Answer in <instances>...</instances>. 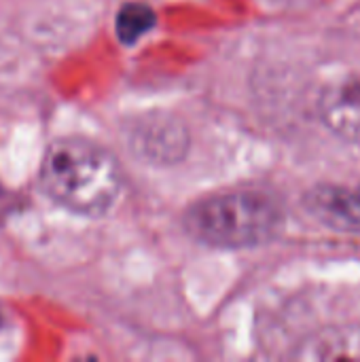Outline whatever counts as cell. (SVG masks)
Returning a JSON list of instances; mask_svg holds the SVG:
<instances>
[{
  "mask_svg": "<svg viewBox=\"0 0 360 362\" xmlns=\"http://www.w3.org/2000/svg\"><path fill=\"white\" fill-rule=\"evenodd\" d=\"M38 182L62 208L83 216H104L121 197L123 172L100 144L59 138L42 155Z\"/></svg>",
  "mask_w": 360,
  "mask_h": 362,
  "instance_id": "cell-1",
  "label": "cell"
},
{
  "mask_svg": "<svg viewBox=\"0 0 360 362\" xmlns=\"http://www.w3.org/2000/svg\"><path fill=\"white\" fill-rule=\"evenodd\" d=\"M280 204L261 191L216 193L191 204L185 212L187 231L216 248H246L272 240L282 227Z\"/></svg>",
  "mask_w": 360,
  "mask_h": 362,
  "instance_id": "cell-2",
  "label": "cell"
},
{
  "mask_svg": "<svg viewBox=\"0 0 360 362\" xmlns=\"http://www.w3.org/2000/svg\"><path fill=\"white\" fill-rule=\"evenodd\" d=\"M323 123L339 138L360 144V74L327 87L318 104Z\"/></svg>",
  "mask_w": 360,
  "mask_h": 362,
  "instance_id": "cell-3",
  "label": "cell"
},
{
  "mask_svg": "<svg viewBox=\"0 0 360 362\" xmlns=\"http://www.w3.org/2000/svg\"><path fill=\"white\" fill-rule=\"evenodd\" d=\"M308 212L329 229L360 235V195L335 185H318L306 195Z\"/></svg>",
  "mask_w": 360,
  "mask_h": 362,
  "instance_id": "cell-4",
  "label": "cell"
},
{
  "mask_svg": "<svg viewBox=\"0 0 360 362\" xmlns=\"http://www.w3.org/2000/svg\"><path fill=\"white\" fill-rule=\"evenodd\" d=\"M187 132L174 119L153 117L151 121L134 129L132 146L138 155L146 157L153 163H172L187 153Z\"/></svg>",
  "mask_w": 360,
  "mask_h": 362,
  "instance_id": "cell-5",
  "label": "cell"
},
{
  "mask_svg": "<svg viewBox=\"0 0 360 362\" xmlns=\"http://www.w3.org/2000/svg\"><path fill=\"white\" fill-rule=\"evenodd\" d=\"M299 356L310 361H360V329H327L303 344Z\"/></svg>",
  "mask_w": 360,
  "mask_h": 362,
  "instance_id": "cell-6",
  "label": "cell"
},
{
  "mask_svg": "<svg viewBox=\"0 0 360 362\" xmlns=\"http://www.w3.org/2000/svg\"><path fill=\"white\" fill-rule=\"evenodd\" d=\"M155 13L146 4L140 2H127L119 8L117 19H115V32L119 42L123 45H134L138 42L144 34H149L155 28Z\"/></svg>",
  "mask_w": 360,
  "mask_h": 362,
  "instance_id": "cell-7",
  "label": "cell"
},
{
  "mask_svg": "<svg viewBox=\"0 0 360 362\" xmlns=\"http://www.w3.org/2000/svg\"><path fill=\"white\" fill-rule=\"evenodd\" d=\"M359 195H360V189H359Z\"/></svg>",
  "mask_w": 360,
  "mask_h": 362,
  "instance_id": "cell-8",
  "label": "cell"
}]
</instances>
